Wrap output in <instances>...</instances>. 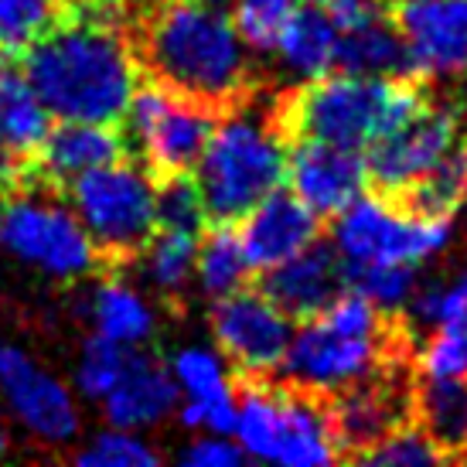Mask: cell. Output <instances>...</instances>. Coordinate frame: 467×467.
<instances>
[{"label":"cell","instance_id":"6da1fadb","mask_svg":"<svg viewBox=\"0 0 467 467\" xmlns=\"http://www.w3.org/2000/svg\"><path fill=\"white\" fill-rule=\"evenodd\" d=\"M123 27L140 76L229 113L260 96V78L233 17L208 0H133Z\"/></svg>","mask_w":467,"mask_h":467},{"label":"cell","instance_id":"7a4b0ae2","mask_svg":"<svg viewBox=\"0 0 467 467\" xmlns=\"http://www.w3.org/2000/svg\"><path fill=\"white\" fill-rule=\"evenodd\" d=\"M27 78L58 119L123 123L140 82L127 27L103 14L72 11L21 52Z\"/></svg>","mask_w":467,"mask_h":467},{"label":"cell","instance_id":"3957f363","mask_svg":"<svg viewBox=\"0 0 467 467\" xmlns=\"http://www.w3.org/2000/svg\"><path fill=\"white\" fill-rule=\"evenodd\" d=\"M433 99L427 76H351L327 72L276 92L273 119L286 143L325 140L365 150L402 127Z\"/></svg>","mask_w":467,"mask_h":467},{"label":"cell","instance_id":"277c9868","mask_svg":"<svg viewBox=\"0 0 467 467\" xmlns=\"http://www.w3.org/2000/svg\"><path fill=\"white\" fill-rule=\"evenodd\" d=\"M286 178V140L256 99L222 113L195 168L208 222H239Z\"/></svg>","mask_w":467,"mask_h":467},{"label":"cell","instance_id":"5b68a950","mask_svg":"<svg viewBox=\"0 0 467 467\" xmlns=\"http://www.w3.org/2000/svg\"><path fill=\"white\" fill-rule=\"evenodd\" d=\"M235 437L246 457L290 467L335 464L337 443L331 430L327 392L307 389L280 376L235 372Z\"/></svg>","mask_w":467,"mask_h":467},{"label":"cell","instance_id":"8992f818","mask_svg":"<svg viewBox=\"0 0 467 467\" xmlns=\"http://www.w3.org/2000/svg\"><path fill=\"white\" fill-rule=\"evenodd\" d=\"M58 195L89 233L106 273L133 266L157 233V184L130 157L78 174Z\"/></svg>","mask_w":467,"mask_h":467},{"label":"cell","instance_id":"52a82bcc","mask_svg":"<svg viewBox=\"0 0 467 467\" xmlns=\"http://www.w3.org/2000/svg\"><path fill=\"white\" fill-rule=\"evenodd\" d=\"M0 249L55 280H76L103 270V260L72 205H66L58 192L35 182L0 195Z\"/></svg>","mask_w":467,"mask_h":467},{"label":"cell","instance_id":"ba28073f","mask_svg":"<svg viewBox=\"0 0 467 467\" xmlns=\"http://www.w3.org/2000/svg\"><path fill=\"white\" fill-rule=\"evenodd\" d=\"M219 117V109L140 76L127 109V123L140 147V164L154 184L195 174Z\"/></svg>","mask_w":467,"mask_h":467},{"label":"cell","instance_id":"9c48e42d","mask_svg":"<svg viewBox=\"0 0 467 467\" xmlns=\"http://www.w3.org/2000/svg\"><path fill=\"white\" fill-rule=\"evenodd\" d=\"M454 233L451 219L402 212L382 195L355 198L331 225V246L341 263H413L437 256Z\"/></svg>","mask_w":467,"mask_h":467},{"label":"cell","instance_id":"30bf717a","mask_svg":"<svg viewBox=\"0 0 467 467\" xmlns=\"http://www.w3.org/2000/svg\"><path fill=\"white\" fill-rule=\"evenodd\" d=\"M208 327L222 358L239 376H270L280 372L294 337V317H286L260 286H243L212 304Z\"/></svg>","mask_w":467,"mask_h":467},{"label":"cell","instance_id":"8fae6325","mask_svg":"<svg viewBox=\"0 0 467 467\" xmlns=\"http://www.w3.org/2000/svg\"><path fill=\"white\" fill-rule=\"evenodd\" d=\"M416 365L358 379L345 389L327 392L331 430H335L337 461H362L392 430L410 423V392Z\"/></svg>","mask_w":467,"mask_h":467},{"label":"cell","instance_id":"7c38bea8","mask_svg":"<svg viewBox=\"0 0 467 467\" xmlns=\"http://www.w3.org/2000/svg\"><path fill=\"white\" fill-rule=\"evenodd\" d=\"M457 137H461V117L447 103L430 99L402 127L365 147L368 188L382 198H392L406 184L423 178L454 147Z\"/></svg>","mask_w":467,"mask_h":467},{"label":"cell","instance_id":"4fadbf2b","mask_svg":"<svg viewBox=\"0 0 467 467\" xmlns=\"http://www.w3.org/2000/svg\"><path fill=\"white\" fill-rule=\"evenodd\" d=\"M0 392L11 413L41 443L62 447L76 441L78 410L72 392L21 348H0Z\"/></svg>","mask_w":467,"mask_h":467},{"label":"cell","instance_id":"5bb4252c","mask_svg":"<svg viewBox=\"0 0 467 467\" xmlns=\"http://www.w3.org/2000/svg\"><path fill=\"white\" fill-rule=\"evenodd\" d=\"M286 182L321 219H335L368 188L365 154L325 140H294L286 143Z\"/></svg>","mask_w":467,"mask_h":467},{"label":"cell","instance_id":"9a60e30c","mask_svg":"<svg viewBox=\"0 0 467 467\" xmlns=\"http://www.w3.org/2000/svg\"><path fill=\"white\" fill-rule=\"evenodd\" d=\"M386 14L423 76L467 72V0H386Z\"/></svg>","mask_w":467,"mask_h":467},{"label":"cell","instance_id":"2e32d148","mask_svg":"<svg viewBox=\"0 0 467 467\" xmlns=\"http://www.w3.org/2000/svg\"><path fill=\"white\" fill-rule=\"evenodd\" d=\"M243 235V249L253 270H270L276 263L297 256L325 235V219L304 205L294 192H270L260 205H253L235 222Z\"/></svg>","mask_w":467,"mask_h":467},{"label":"cell","instance_id":"e0dca14e","mask_svg":"<svg viewBox=\"0 0 467 467\" xmlns=\"http://www.w3.org/2000/svg\"><path fill=\"white\" fill-rule=\"evenodd\" d=\"M127 157V133L119 123H86V119H62L48 130L41 150L27 168L25 182L45 184L52 192H62L72 178L92 168L113 164Z\"/></svg>","mask_w":467,"mask_h":467},{"label":"cell","instance_id":"ac0fdd59","mask_svg":"<svg viewBox=\"0 0 467 467\" xmlns=\"http://www.w3.org/2000/svg\"><path fill=\"white\" fill-rule=\"evenodd\" d=\"M266 297L294 321H311L331 307V300L348 286L345 280V263L331 243H311V246L263 270V280L256 284Z\"/></svg>","mask_w":467,"mask_h":467},{"label":"cell","instance_id":"d6986e66","mask_svg":"<svg viewBox=\"0 0 467 467\" xmlns=\"http://www.w3.org/2000/svg\"><path fill=\"white\" fill-rule=\"evenodd\" d=\"M178 406V379L154 351L130 348L127 368L117 386L103 396V410L109 427L119 430H147L157 427L164 416Z\"/></svg>","mask_w":467,"mask_h":467},{"label":"cell","instance_id":"ffe728a7","mask_svg":"<svg viewBox=\"0 0 467 467\" xmlns=\"http://www.w3.org/2000/svg\"><path fill=\"white\" fill-rule=\"evenodd\" d=\"M52 130V113L27 78L21 52L0 48V154L31 168Z\"/></svg>","mask_w":467,"mask_h":467},{"label":"cell","instance_id":"44dd1931","mask_svg":"<svg viewBox=\"0 0 467 467\" xmlns=\"http://www.w3.org/2000/svg\"><path fill=\"white\" fill-rule=\"evenodd\" d=\"M410 420L427 433L443 461H467V376H420L410 392Z\"/></svg>","mask_w":467,"mask_h":467},{"label":"cell","instance_id":"7402d4cb","mask_svg":"<svg viewBox=\"0 0 467 467\" xmlns=\"http://www.w3.org/2000/svg\"><path fill=\"white\" fill-rule=\"evenodd\" d=\"M335 72H351V76H423L389 14H379L368 25L341 31Z\"/></svg>","mask_w":467,"mask_h":467},{"label":"cell","instance_id":"603a6c76","mask_svg":"<svg viewBox=\"0 0 467 467\" xmlns=\"http://www.w3.org/2000/svg\"><path fill=\"white\" fill-rule=\"evenodd\" d=\"M337 38H341V27L317 4H304V7H294L273 52L280 55V62L294 76L317 78L335 72Z\"/></svg>","mask_w":467,"mask_h":467},{"label":"cell","instance_id":"cb8c5ba5","mask_svg":"<svg viewBox=\"0 0 467 467\" xmlns=\"http://www.w3.org/2000/svg\"><path fill=\"white\" fill-rule=\"evenodd\" d=\"M386 202L427 219H454L457 208L467 202V137H457L454 147L423 178H416Z\"/></svg>","mask_w":467,"mask_h":467},{"label":"cell","instance_id":"d4e9b609","mask_svg":"<svg viewBox=\"0 0 467 467\" xmlns=\"http://www.w3.org/2000/svg\"><path fill=\"white\" fill-rule=\"evenodd\" d=\"M89 317L92 325H96V335L113 337V341L130 345V348L147 345L154 337V327H157L154 307L133 286L117 280V273H109L103 284L92 290Z\"/></svg>","mask_w":467,"mask_h":467},{"label":"cell","instance_id":"484cf974","mask_svg":"<svg viewBox=\"0 0 467 467\" xmlns=\"http://www.w3.org/2000/svg\"><path fill=\"white\" fill-rule=\"evenodd\" d=\"M198 286L208 300H222L249 284V256L235 222H208L198 243Z\"/></svg>","mask_w":467,"mask_h":467},{"label":"cell","instance_id":"4316f807","mask_svg":"<svg viewBox=\"0 0 467 467\" xmlns=\"http://www.w3.org/2000/svg\"><path fill=\"white\" fill-rule=\"evenodd\" d=\"M143 270L150 276V284L171 300L178 304L184 297V290L192 284L198 260V233H184V229H157L150 235V243L140 253Z\"/></svg>","mask_w":467,"mask_h":467},{"label":"cell","instance_id":"83f0119b","mask_svg":"<svg viewBox=\"0 0 467 467\" xmlns=\"http://www.w3.org/2000/svg\"><path fill=\"white\" fill-rule=\"evenodd\" d=\"M68 17V0H0V48L27 52Z\"/></svg>","mask_w":467,"mask_h":467},{"label":"cell","instance_id":"f1b7e54d","mask_svg":"<svg viewBox=\"0 0 467 467\" xmlns=\"http://www.w3.org/2000/svg\"><path fill=\"white\" fill-rule=\"evenodd\" d=\"M345 280L351 290L379 304L382 311H400L416 290L413 263H345Z\"/></svg>","mask_w":467,"mask_h":467},{"label":"cell","instance_id":"f546056e","mask_svg":"<svg viewBox=\"0 0 467 467\" xmlns=\"http://www.w3.org/2000/svg\"><path fill=\"white\" fill-rule=\"evenodd\" d=\"M127 358H130V345H119L106 335H92L82 345V362L76 368V386L82 389V396L103 402L106 392L123 376Z\"/></svg>","mask_w":467,"mask_h":467},{"label":"cell","instance_id":"4dcf8cb0","mask_svg":"<svg viewBox=\"0 0 467 467\" xmlns=\"http://www.w3.org/2000/svg\"><path fill=\"white\" fill-rule=\"evenodd\" d=\"M294 7H297L294 0H235L233 25L239 38L246 41V48L266 55L276 48Z\"/></svg>","mask_w":467,"mask_h":467},{"label":"cell","instance_id":"1f68e13d","mask_svg":"<svg viewBox=\"0 0 467 467\" xmlns=\"http://www.w3.org/2000/svg\"><path fill=\"white\" fill-rule=\"evenodd\" d=\"M208 212L192 174L157 182V229H184V233H205Z\"/></svg>","mask_w":467,"mask_h":467},{"label":"cell","instance_id":"d6a6232c","mask_svg":"<svg viewBox=\"0 0 467 467\" xmlns=\"http://www.w3.org/2000/svg\"><path fill=\"white\" fill-rule=\"evenodd\" d=\"M72 461L78 467H154L161 464V451L133 437V430L113 427L109 433H99L89 447L76 451Z\"/></svg>","mask_w":467,"mask_h":467},{"label":"cell","instance_id":"836d02e7","mask_svg":"<svg viewBox=\"0 0 467 467\" xmlns=\"http://www.w3.org/2000/svg\"><path fill=\"white\" fill-rule=\"evenodd\" d=\"M171 372L178 379V389H184L188 396H219V392L235 389V379H229L225 372L222 351L202 348V345L178 351Z\"/></svg>","mask_w":467,"mask_h":467},{"label":"cell","instance_id":"e575fe53","mask_svg":"<svg viewBox=\"0 0 467 467\" xmlns=\"http://www.w3.org/2000/svg\"><path fill=\"white\" fill-rule=\"evenodd\" d=\"M358 464L420 467V464H447V461H443V454L433 447V441H430L427 433L410 420V423H402V427L392 430L386 441H379Z\"/></svg>","mask_w":467,"mask_h":467},{"label":"cell","instance_id":"d590c367","mask_svg":"<svg viewBox=\"0 0 467 467\" xmlns=\"http://www.w3.org/2000/svg\"><path fill=\"white\" fill-rule=\"evenodd\" d=\"M235 416H239L235 389L219 396H188V402L182 406L184 427L208 430V433H235Z\"/></svg>","mask_w":467,"mask_h":467},{"label":"cell","instance_id":"8d00e7d4","mask_svg":"<svg viewBox=\"0 0 467 467\" xmlns=\"http://www.w3.org/2000/svg\"><path fill=\"white\" fill-rule=\"evenodd\" d=\"M178 461L184 467H235L246 461V451L239 443L225 441V433H208L192 447H184Z\"/></svg>","mask_w":467,"mask_h":467},{"label":"cell","instance_id":"74e56055","mask_svg":"<svg viewBox=\"0 0 467 467\" xmlns=\"http://www.w3.org/2000/svg\"><path fill=\"white\" fill-rule=\"evenodd\" d=\"M311 4H317L341 31L368 25L372 17L386 14V0H311Z\"/></svg>","mask_w":467,"mask_h":467},{"label":"cell","instance_id":"f35d334b","mask_svg":"<svg viewBox=\"0 0 467 467\" xmlns=\"http://www.w3.org/2000/svg\"><path fill=\"white\" fill-rule=\"evenodd\" d=\"M443 297L454 300V304H464V307H467V273L457 280L454 286H443Z\"/></svg>","mask_w":467,"mask_h":467},{"label":"cell","instance_id":"ab89813d","mask_svg":"<svg viewBox=\"0 0 467 467\" xmlns=\"http://www.w3.org/2000/svg\"><path fill=\"white\" fill-rule=\"evenodd\" d=\"M208 4H225V0H208Z\"/></svg>","mask_w":467,"mask_h":467},{"label":"cell","instance_id":"60d3db41","mask_svg":"<svg viewBox=\"0 0 467 467\" xmlns=\"http://www.w3.org/2000/svg\"><path fill=\"white\" fill-rule=\"evenodd\" d=\"M0 348H4V345H0Z\"/></svg>","mask_w":467,"mask_h":467},{"label":"cell","instance_id":"b9f144b4","mask_svg":"<svg viewBox=\"0 0 467 467\" xmlns=\"http://www.w3.org/2000/svg\"><path fill=\"white\" fill-rule=\"evenodd\" d=\"M464 117H467V113H464Z\"/></svg>","mask_w":467,"mask_h":467}]
</instances>
